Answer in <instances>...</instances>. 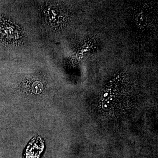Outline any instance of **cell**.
<instances>
[{"instance_id":"6da1fadb","label":"cell","mask_w":158,"mask_h":158,"mask_svg":"<svg viewBox=\"0 0 158 158\" xmlns=\"http://www.w3.org/2000/svg\"><path fill=\"white\" fill-rule=\"evenodd\" d=\"M20 31L11 22L0 18V41L7 44L15 43L20 39Z\"/></svg>"},{"instance_id":"7a4b0ae2","label":"cell","mask_w":158,"mask_h":158,"mask_svg":"<svg viewBox=\"0 0 158 158\" xmlns=\"http://www.w3.org/2000/svg\"><path fill=\"white\" fill-rule=\"evenodd\" d=\"M44 148L42 139L36 137L29 144L25 153V158H39Z\"/></svg>"},{"instance_id":"3957f363","label":"cell","mask_w":158,"mask_h":158,"mask_svg":"<svg viewBox=\"0 0 158 158\" xmlns=\"http://www.w3.org/2000/svg\"><path fill=\"white\" fill-rule=\"evenodd\" d=\"M43 89V86L41 82L38 81L34 82L32 85V90L33 92L37 94L41 93Z\"/></svg>"}]
</instances>
